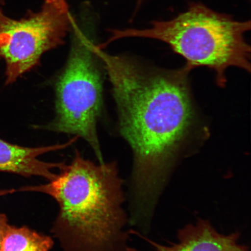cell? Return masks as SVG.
<instances>
[{
	"label": "cell",
	"mask_w": 251,
	"mask_h": 251,
	"mask_svg": "<svg viewBox=\"0 0 251 251\" xmlns=\"http://www.w3.org/2000/svg\"><path fill=\"white\" fill-rule=\"evenodd\" d=\"M54 246L51 237L29 227L9 226L0 251H50Z\"/></svg>",
	"instance_id": "obj_8"
},
{
	"label": "cell",
	"mask_w": 251,
	"mask_h": 251,
	"mask_svg": "<svg viewBox=\"0 0 251 251\" xmlns=\"http://www.w3.org/2000/svg\"><path fill=\"white\" fill-rule=\"evenodd\" d=\"M145 29L111 30L107 45L124 37L161 41L186 59L189 71L205 67L215 71L216 83L224 87L226 71L237 67L251 71V47L244 34L251 21L235 20L233 16L212 10L201 2H191L187 10L169 21H153Z\"/></svg>",
	"instance_id": "obj_3"
},
{
	"label": "cell",
	"mask_w": 251,
	"mask_h": 251,
	"mask_svg": "<svg viewBox=\"0 0 251 251\" xmlns=\"http://www.w3.org/2000/svg\"><path fill=\"white\" fill-rule=\"evenodd\" d=\"M96 45L86 31L75 27L70 55L56 83L55 118L42 128L81 138L102 164L97 125L102 108L103 76Z\"/></svg>",
	"instance_id": "obj_4"
},
{
	"label": "cell",
	"mask_w": 251,
	"mask_h": 251,
	"mask_svg": "<svg viewBox=\"0 0 251 251\" xmlns=\"http://www.w3.org/2000/svg\"><path fill=\"white\" fill-rule=\"evenodd\" d=\"M9 226L7 216L5 214H0V251Z\"/></svg>",
	"instance_id": "obj_9"
},
{
	"label": "cell",
	"mask_w": 251,
	"mask_h": 251,
	"mask_svg": "<svg viewBox=\"0 0 251 251\" xmlns=\"http://www.w3.org/2000/svg\"><path fill=\"white\" fill-rule=\"evenodd\" d=\"M72 19L67 0H45L39 11L15 20L0 9V58L6 85L39 65L45 53L64 45Z\"/></svg>",
	"instance_id": "obj_5"
},
{
	"label": "cell",
	"mask_w": 251,
	"mask_h": 251,
	"mask_svg": "<svg viewBox=\"0 0 251 251\" xmlns=\"http://www.w3.org/2000/svg\"><path fill=\"white\" fill-rule=\"evenodd\" d=\"M15 190H0V196L15 192Z\"/></svg>",
	"instance_id": "obj_10"
},
{
	"label": "cell",
	"mask_w": 251,
	"mask_h": 251,
	"mask_svg": "<svg viewBox=\"0 0 251 251\" xmlns=\"http://www.w3.org/2000/svg\"><path fill=\"white\" fill-rule=\"evenodd\" d=\"M145 1L146 0H137L136 11H137L138 9L140 7V6L141 4H142V3Z\"/></svg>",
	"instance_id": "obj_11"
},
{
	"label": "cell",
	"mask_w": 251,
	"mask_h": 251,
	"mask_svg": "<svg viewBox=\"0 0 251 251\" xmlns=\"http://www.w3.org/2000/svg\"><path fill=\"white\" fill-rule=\"evenodd\" d=\"M240 234L219 233L208 220L199 219L180 229L177 241L169 245L157 243L144 238L156 251H250L249 247L240 243ZM125 251H142L127 247Z\"/></svg>",
	"instance_id": "obj_6"
},
{
	"label": "cell",
	"mask_w": 251,
	"mask_h": 251,
	"mask_svg": "<svg viewBox=\"0 0 251 251\" xmlns=\"http://www.w3.org/2000/svg\"><path fill=\"white\" fill-rule=\"evenodd\" d=\"M55 179L18 191L46 194L59 212L51 229L64 251H125L129 222L124 180L115 162L96 164L76 151Z\"/></svg>",
	"instance_id": "obj_2"
},
{
	"label": "cell",
	"mask_w": 251,
	"mask_h": 251,
	"mask_svg": "<svg viewBox=\"0 0 251 251\" xmlns=\"http://www.w3.org/2000/svg\"><path fill=\"white\" fill-rule=\"evenodd\" d=\"M75 136L67 143L38 147H26L0 139V172L10 173L25 177L39 176L48 181L56 177L55 169H60L64 162H47L39 158L47 153L64 150L76 142Z\"/></svg>",
	"instance_id": "obj_7"
},
{
	"label": "cell",
	"mask_w": 251,
	"mask_h": 251,
	"mask_svg": "<svg viewBox=\"0 0 251 251\" xmlns=\"http://www.w3.org/2000/svg\"><path fill=\"white\" fill-rule=\"evenodd\" d=\"M95 52L111 84L119 132L133 153L130 215L148 222L178 163L205 139L191 96L190 71L109 54L98 45Z\"/></svg>",
	"instance_id": "obj_1"
}]
</instances>
